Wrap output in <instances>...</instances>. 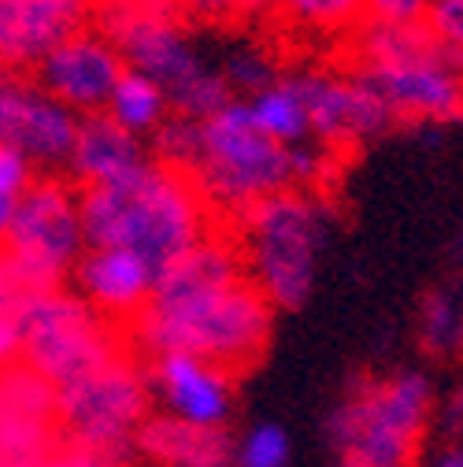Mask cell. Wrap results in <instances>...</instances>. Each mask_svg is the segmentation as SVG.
<instances>
[{
  "instance_id": "44dd1931",
  "label": "cell",
  "mask_w": 463,
  "mask_h": 467,
  "mask_svg": "<svg viewBox=\"0 0 463 467\" xmlns=\"http://www.w3.org/2000/svg\"><path fill=\"white\" fill-rule=\"evenodd\" d=\"M104 115L115 123V127H123L127 134H134L138 141H152V134L170 119V100H167V93L152 82V78H145V75H138V71H123V78L115 82V89H111V97H108V108H104Z\"/></svg>"
},
{
  "instance_id": "836d02e7",
  "label": "cell",
  "mask_w": 463,
  "mask_h": 467,
  "mask_svg": "<svg viewBox=\"0 0 463 467\" xmlns=\"http://www.w3.org/2000/svg\"><path fill=\"white\" fill-rule=\"evenodd\" d=\"M427 467H463V441H456V445L441 449Z\"/></svg>"
},
{
  "instance_id": "ba28073f",
  "label": "cell",
  "mask_w": 463,
  "mask_h": 467,
  "mask_svg": "<svg viewBox=\"0 0 463 467\" xmlns=\"http://www.w3.org/2000/svg\"><path fill=\"white\" fill-rule=\"evenodd\" d=\"M86 249L78 190L60 174H37L12 215L8 234L0 238V260L30 294H45L64 289Z\"/></svg>"
},
{
  "instance_id": "83f0119b",
  "label": "cell",
  "mask_w": 463,
  "mask_h": 467,
  "mask_svg": "<svg viewBox=\"0 0 463 467\" xmlns=\"http://www.w3.org/2000/svg\"><path fill=\"white\" fill-rule=\"evenodd\" d=\"M297 23L304 26H337L364 16V5H353V0H297V5L285 8Z\"/></svg>"
},
{
  "instance_id": "8fae6325",
  "label": "cell",
  "mask_w": 463,
  "mask_h": 467,
  "mask_svg": "<svg viewBox=\"0 0 463 467\" xmlns=\"http://www.w3.org/2000/svg\"><path fill=\"white\" fill-rule=\"evenodd\" d=\"M301 89V100L308 108V130L312 141L326 149L364 145L382 138L396 119L386 108V100L371 89V82L356 75L337 71H293L289 75Z\"/></svg>"
},
{
  "instance_id": "5b68a950",
  "label": "cell",
  "mask_w": 463,
  "mask_h": 467,
  "mask_svg": "<svg viewBox=\"0 0 463 467\" xmlns=\"http://www.w3.org/2000/svg\"><path fill=\"white\" fill-rule=\"evenodd\" d=\"M326 234L330 208L304 190L274 193L242 215V267L271 308L293 312L308 305Z\"/></svg>"
},
{
  "instance_id": "484cf974",
  "label": "cell",
  "mask_w": 463,
  "mask_h": 467,
  "mask_svg": "<svg viewBox=\"0 0 463 467\" xmlns=\"http://www.w3.org/2000/svg\"><path fill=\"white\" fill-rule=\"evenodd\" d=\"M34 179H37V174H34V167H30L26 160H19V156L8 152V149H0V238L8 234L12 215H15L23 193L30 190Z\"/></svg>"
},
{
  "instance_id": "d6986e66",
  "label": "cell",
  "mask_w": 463,
  "mask_h": 467,
  "mask_svg": "<svg viewBox=\"0 0 463 467\" xmlns=\"http://www.w3.org/2000/svg\"><path fill=\"white\" fill-rule=\"evenodd\" d=\"M360 34H356V52H360V71L367 67H396V64H452L463 71V60L448 52L423 23H378L360 16Z\"/></svg>"
},
{
  "instance_id": "9a60e30c",
  "label": "cell",
  "mask_w": 463,
  "mask_h": 467,
  "mask_svg": "<svg viewBox=\"0 0 463 467\" xmlns=\"http://www.w3.org/2000/svg\"><path fill=\"white\" fill-rule=\"evenodd\" d=\"M89 8L78 0H0V71H37L45 56L82 30Z\"/></svg>"
},
{
  "instance_id": "30bf717a",
  "label": "cell",
  "mask_w": 463,
  "mask_h": 467,
  "mask_svg": "<svg viewBox=\"0 0 463 467\" xmlns=\"http://www.w3.org/2000/svg\"><path fill=\"white\" fill-rule=\"evenodd\" d=\"M78 134V115L52 100L34 78L0 71V149L15 152L34 174L67 167Z\"/></svg>"
},
{
  "instance_id": "5bb4252c",
  "label": "cell",
  "mask_w": 463,
  "mask_h": 467,
  "mask_svg": "<svg viewBox=\"0 0 463 467\" xmlns=\"http://www.w3.org/2000/svg\"><path fill=\"white\" fill-rule=\"evenodd\" d=\"M152 404L159 416L201 431H222L234 416V375L186 353L149 357L145 368Z\"/></svg>"
},
{
  "instance_id": "1f68e13d",
  "label": "cell",
  "mask_w": 463,
  "mask_h": 467,
  "mask_svg": "<svg viewBox=\"0 0 463 467\" xmlns=\"http://www.w3.org/2000/svg\"><path fill=\"white\" fill-rule=\"evenodd\" d=\"M437 427L448 438H463V379L445 393V400L437 408Z\"/></svg>"
},
{
  "instance_id": "277c9868",
  "label": "cell",
  "mask_w": 463,
  "mask_h": 467,
  "mask_svg": "<svg viewBox=\"0 0 463 467\" xmlns=\"http://www.w3.org/2000/svg\"><path fill=\"white\" fill-rule=\"evenodd\" d=\"M434 416L430 375L404 368L386 379H356L326 416L337 467H416Z\"/></svg>"
},
{
  "instance_id": "603a6c76",
  "label": "cell",
  "mask_w": 463,
  "mask_h": 467,
  "mask_svg": "<svg viewBox=\"0 0 463 467\" xmlns=\"http://www.w3.org/2000/svg\"><path fill=\"white\" fill-rule=\"evenodd\" d=\"M249 115H252V123L260 134H267L271 141L278 145H301L312 138L308 130V108L301 100V89L293 86V78L282 75L274 86H267L263 93L249 97Z\"/></svg>"
},
{
  "instance_id": "7a4b0ae2",
  "label": "cell",
  "mask_w": 463,
  "mask_h": 467,
  "mask_svg": "<svg viewBox=\"0 0 463 467\" xmlns=\"http://www.w3.org/2000/svg\"><path fill=\"white\" fill-rule=\"evenodd\" d=\"M89 249H123L156 275L208 238V204L190 174L145 160L108 186L78 190Z\"/></svg>"
},
{
  "instance_id": "4fadbf2b",
  "label": "cell",
  "mask_w": 463,
  "mask_h": 467,
  "mask_svg": "<svg viewBox=\"0 0 463 467\" xmlns=\"http://www.w3.org/2000/svg\"><path fill=\"white\" fill-rule=\"evenodd\" d=\"M123 71L127 64L115 52V45L97 26H82L45 56L41 67L34 71V82L52 100L75 111L78 119H86V115H100L108 108V97L115 82L123 78Z\"/></svg>"
},
{
  "instance_id": "e575fe53",
  "label": "cell",
  "mask_w": 463,
  "mask_h": 467,
  "mask_svg": "<svg viewBox=\"0 0 463 467\" xmlns=\"http://www.w3.org/2000/svg\"><path fill=\"white\" fill-rule=\"evenodd\" d=\"M448 253H452V260H456V264H463V230L456 234V238H452V245H448Z\"/></svg>"
},
{
  "instance_id": "7c38bea8",
  "label": "cell",
  "mask_w": 463,
  "mask_h": 467,
  "mask_svg": "<svg viewBox=\"0 0 463 467\" xmlns=\"http://www.w3.org/2000/svg\"><path fill=\"white\" fill-rule=\"evenodd\" d=\"M64 449L56 389L30 371L12 364L0 371V467H45Z\"/></svg>"
},
{
  "instance_id": "e0dca14e",
  "label": "cell",
  "mask_w": 463,
  "mask_h": 467,
  "mask_svg": "<svg viewBox=\"0 0 463 467\" xmlns=\"http://www.w3.org/2000/svg\"><path fill=\"white\" fill-rule=\"evenodd\" d=\"M75 294L108 323L138 319L156 289V271L123 249H86L75 267Z\"/></svg>"
},
{
  "instance_id": "f546056e",
  "label": "cell",
  "mask_w": 463,
  "mask_h": 467,
  "mask_svg": "<svg viewBox=\"0 0 463 467\" xmlns=\"http://www.w3.org/2000/svg\"><path fill=\"white\" fill-rule=\"evenodd\" d=\"M364 16L378 23H423L427 5L419 0H375V5H364Z\"/></svg>"
},
{
  "instance_id": "9c48e42d",
  "label": "cell",
  "mask_w": 463,
  "mask_h": 467,
  "mask_svg": "<svg viewBox=\"0 0 463 467\" xmlns=\"http://www.w3.org/2000/svg\"><path fill=\"white\" fill-rule=\"evenodd\" d=\"M19 364L37 371L56 393L123 357L115 323L100 319L75 289L30 294L19 308Z\"/></svg>"
},
{
  "instance_id": "4dcf8cb0",
  "label": "cell",
  "mask_w": 463,
  "mask_h": 467,
  "mask_svg": "<svg viewBox=\"0 0 463 467\" xmlns=\"http://www.w3.org/2000/svg\"><path fill=\"white\" fill-rule=\"evenodd\" d=\"M23 334H19V308H0V371L19 364Z\"/></svg>"
},
{
  "instance_id": "4316f807",
  "label": "cell",
  "mask_w": 463,
  "mask_h": 467,
  "mask_svg": "<svg viewBox=\"0 0 463 467\" xmlns=\"http://www.w3.org/2000/svg\"><path fill=\"white\" fill-rule=\"evenodd\" d=\"M289 167H293V190L312 193L315 186L326 182V174L334 171V149L319 145V141H301L289 145Z\"/></svg>"
},
{
  "instance_id": "d590c367",
  "label": "cell",
  "mask_w": 463,
  "mask_h": 467,
  "mask_svg": "<svg viewBox=\"0 0 463 467\" xmlns=\"http://www.w3.org/2000/svg\"><path fill=\"white\" fill-rule=\"evenodd\" d=\"M201 467H234V463H230V460H222V463H201Z\"/></svg>"
},
{
  "instance_id": "ac0fdd59",
  "label": "cell",
  "mask_w": 463,
  "mask_h": 467,
  "mask_svg": "<svg viewBox=\"0 0 463 467\" xmlns=\"http://www.w3.org/2000/svg\"><path fill=\"white\" fill-rule=\"evenodd\" d=\"M145 160H149L145 141H138L123 127H115L100 111L78 119V134L67 156V174L82 190H93V186H108L115 179H123L127 171L141 167Z\"/></svg>"
},
{
  "instance_id": "52a82bcc",
  "label": "cell",
  "mask_w": 463,
  "mask_h": 467,
  "mask_svg": "<svg viewBox=\"0 0 463 467\" xmlns=\"http://www.w3.org/2000/svg\"><path fill=\"white\" fill-rule=\"evenodd\" d=\"M56 408H60L64 445L93 452L111 467H123L138 456V438L152 420L145 368L127 353L115 357L111 364L56 393Z\"/></svg>"
},
{
  "instance_id": "d6a6232c",
  "label": "cell",
  "mask_w": 463,
  "mask_h": 467,
  "mask_svg": "<svg viewBox=\"0 0 463 467\" xmlns=\"http://www.w3.org/2000/svg\"><path fill=\"white\" fill-rule=\"evenodd\" d=\"M45 467H111V463L100 460V456H93V452H82V449H75V445H64Z\"/></svg>"
},
{
  "instance_id": "2e32d148",
  "label": "cell",
  "mask_w": 463,
  "mask_h": 467,
  "mask_svg": "<svg viewBox=\"0 0 463 467\" xmlns=\"http://www.w3.org/2000/svg\"><path fill=\"white\" fill-rule=\"evenodd\" d=\"M371 89L386 100L393 119L416 123H456L463 119V71L452 64H396L360 71Z\"/></svg>"
},
{
  "instance_id": "3957f363",
  "label": "cell",
  "mask_w": 463,
  "mask_h": 467,
  "mask_svg": "<svg viewBox=\"0 0 463 467\" xmlns=\"http://www.w3.org/2000/svg\"><path fill=\"white\" fill-rule=\"evenodd\" d=\"M97 30L123 56V64L152 78L167 93L170 111L182 119L204 123L234 100L219 67L201 56L170 5H108L97 12Z\"/></svg>"
},
{
  "instance_id": "cb8c5ba5",
  "label": "cell",
  "mask_w": 463,
  "mask_h": 467,
  "mask_svg": "<svg viewBox=\"0 0 463 467\" xmlns=\"http://www.w3.org/2000/svg\"><path fill=\"white\" fill-rule=\"evenodd\" d=\"M219 75H222V82H226V89L234 100H249V97L263 93L267 86H274L282 78L278 64L260 45H234L222 56Z\"/></svg>"
},
{
  "instance_id": "6da1fadb",
  "label": "cell",
  "mask_w": 463,
  "mask_h": 467,
  "mask_svg": "<svg viewBox=\"0 0 463 467\" xmlns=\"http://www.w3.org/2000/svg\"><path fill=\"white\" fill-rule=\"evenodd\" d=\"M271 319L274 308L245 278L238 245L204 238L156 275L134 337L149 357L186 353L234 375L263 357Z\"/></svg>"
},
{
  "instance_id": "7402d4cb",
  "label": "cell",
  "mask_w": 463,
  "mask_h": 467,
  "mask_svg": "<svg viewBox=\"0 0 463 467\" xmlns=\"http://www.w3.org/2000/svg\"><path fill=\"white\" fill-rule=\"evenodd\" d=\"M419 345L434 360L463 353V275L427 289L419 301Z\"/></svg>"
},
{
  "instance_id": "ffe728a7",
  "label": "cell",
  "mask_w": 463,
  "mask_h": 467,
  "mask_svg": "<svg viewBox=\"0 0 463 467\" xmlns=\"http://www.w3.org/2000/svg\"><path fill=\"white\" fill-rule=\"evenodd\" d=\"M138 456L156 467H201L230 460V434L226 431H201L179 420L152 412L138 438Z\"/></svg>"
},
{
  "instance_id": "8992f818",
  "label": "cell",
  "mask_w": 463,
  "mask_h": 467,
  "mask_svg": "<svg viewBox=\"0 0 463 467\" xmlns=\"http://www.w3.org/2000/svg\"><path fill=\"white\" fill-rule=\"evenodd\" d=\"M190 179L204 204L230 215H245L260 201L293 190L289 149L256 130L249 104L230 100L201 123V149Z\"/></svg>"
},
{
  "instance_id": "d4e9b609",
  "label": "cell",
  "mask_w": 463,
  "mask_h": 467,
  "mask_svg": "<svg viewBox=\"0 0 463 467\" xmlns=\"http://www.w3.org/2000/svg\"><path fill=\"white\" fill-rule=\"evenodd\" d=\"M289 456H293V441L274 420H260L238 438H230V463L234 467H289Z\"/></svg>"
},
{
  "instance_id": "f1b7e54d",
  "label": "cell",
  "mask_w": 463,
  "mask_h": 467,
  "mask_svg": "<svg viewBox=\"0 0 463 467\" xmlns=\"http://www.w3.org/2000/svg\"><path fill=\"white\" fill-rule=\"evenodd\" d=\"M427 26L430 34L463 60V0H434L427 5Z\"/></svg>"
}]
</instances>
